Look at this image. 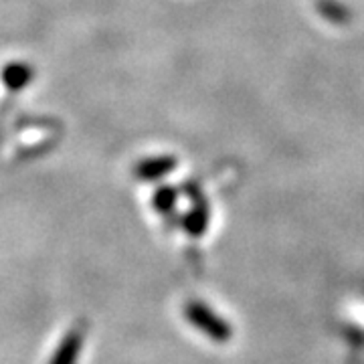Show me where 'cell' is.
I'll use <instances>...</instances> for the list:
<instances>
[{"label":"cell","mask_w":364,"mask_h":364,"mask_svg":"<svg viewBox=\"0 0 364 364\" xmlns=\"http://www.w3.org/2000/svg\"><path fill=\"white\" fill-rule=\"evenodd\" d=\"M184 316L191 320V324L207 332L208 336H213L215 340H225L229 336V328L223 322L221 318H217L215 314L208 310L205 304H198V301H191L186 308H184Z\"/></svg>","instance_id":"obj_1"},{"label":"cell","mask_w":364,"mask_h":364,"mask_svg":"<svg viewBox=\"0 0 364 364\" xmlns=\"http://www.w3.org/2000/svg\"><path fill=\"white\" fill-rule=\"evenodd\" d=\"M83 350V328H75L67 332L65 338L57 346L49 364H77Z\"/></svg>","instance_id":"obj_2"},{"label":"cell","mask_w":364,"mask_h":364,"mask_svg":"<svg viewBox=\"0 0 364 364\" xmlns=\"http://www.w3.org/2000/svg\"><path fill=\"white\" fill-rule=\"evenodd\" d=\"M174 168V160L172 158H148L136 166V176H140L142 181H158L164 174H168Z\"/></svg>","instance_id":"obj_3"},{"label":"cell","mask_w":364,"mask_h":364,"mask_svg":"<svg viewBox=\"0 0 364 364\" xmlns=\"http://www.w3.org/2000/svg\"><path fill=\"white\" fill-rule=\"evenodd\" d=\"M31 77H33V69L26 63L25 65L23 63H13V65L4 67V71H2V81L11 90H21V87L28 85Z\"/></svg>","instance_id":"obj_4"},{"label":"cell","mask_w":364,"mask_h":364,"mask_svg":"<svg viewBox=\"0 0 364 364\" xmlns=\"http://www.w3.org/2000/svg\"><path fill=\"white\" fill-rule=\"evenodd\" d=\"M172 203H174V191H170V188H160L158 191L156 198H154V205L160 213H166L170 207H172Z\"/></svg>","instance_id":"obj_5"}]
</instances>
